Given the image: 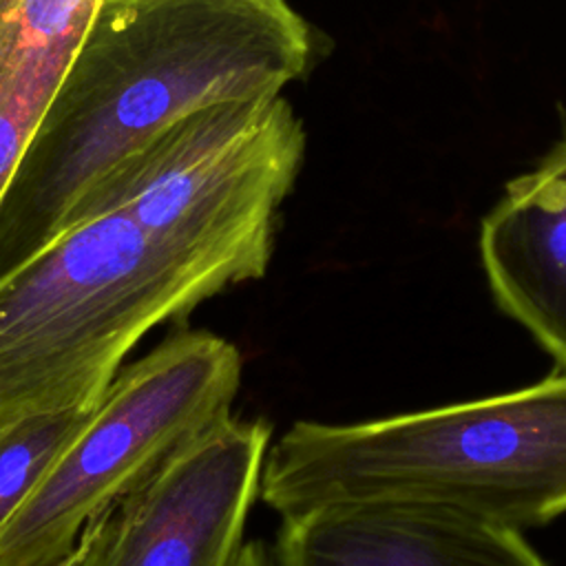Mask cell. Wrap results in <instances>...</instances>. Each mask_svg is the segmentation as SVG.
<instances>
[{"label": "cell", "instance_id": "1", "mask_svg": "<svg viewBox=\"0 0 566 566\" xmlns=\"http://www.w3.org/2000/svg\"><path fill=\"white\" fill-rule=\"evenodd\" d=\"M323 42L290 0H99L2 195L0 276L139 144L203 106L281 95Z\"/></svg>", "mask_w": 566, "mask_h": 566}, {"label": "cell", "instance_id": "2", "mask_svg": "<svg viewBox=\"0 0 566 566\" xmlns=\"http://www.w3.org/2000/svg\"><path fill=\"white\" fill-rule=\"evenodd\" d=\"M261 500L281 517L402 500L513 528L566 513V369L537 385L427 411L298 420L270 444Z\"/></svg>", "mask_w": 566, "mask_h": 566}, {"label": "cell", "instance_id": "3", "mask_svg": "<svg viewBox=\"0 0 566 566\" xmlns=\"http://www.w3.org/2000/svg\"><path fill=\"white\" fill-rule=\"evenodd\" d=\"M234 283L232 263L122 208L71 226L0 276V424L95 407L153 327Z\"/></svg>", "mask_w": 566, "mask_h": 566}, {"label": "cell", "instance_id": "4", "mask_svg": "<svg viewBox=\"0 0 566 566\" xmlns=\"http://www.w3.org/2000/svg\"><path fill=\"white\" fill-rule=\"evenodd\" d=\"M305 150V124L283 93L210 104L161 128L106 170L66 230L122 208L228 259L248 281L261 279Z\"/></svg>", "mask_w": 566, "mask_h": 566}, {"label": "cell", "instance_id": "5", "mask_svg": "<svg viewBox=\"0 0 566 566\" xmlns=\"http://www.w3.org/2000/svg\"><path fill=\"white\" fill-rule=\"evenodd\" d=\"M237 345L179 329L122 367L88 422L0 535V566H55L84 528L164 460L232 413Z\"/></svg>", "mask_w": 566, "mask_h": 566}, {"label": "cell", "instance_id": "6", "mask_svg": "<svg viewBox=\"0 0 566 566\" xmlns=\"http://www.w3.org/2000/svg\"><path fill=\"white\" fill-rule=\"evenodd\" d=\"M270 440L265 420L221 418L84 528L77 566H232Z\"/></svg>", "mask_w": 566, "mask_h": 566}, {"label": "cell", "instance_id": "7", "mask_svg": "<svg viewBox=\"0 0 566 566\" xmlns=\"http://www.w3.org/2000/svg\"><path fill=\"white\" fill-rule=\"evenodd\" d=\"M272 553L276 566H546L520 528L402 500L281 517Z\"/></svg>", "mask_w": 566, "mask_h": 566}, {"label": "cell", "instance_id": "8", "mask_svg": "<svg viewBox=\"0 0 566 566\" xmlns=\"http://www.w3.org/2000/svg\"><path fill=\"white\" fill-rule=\"evenodd\" d=\"M480 254L497 303L566 369V142L506 184Z\"/></svg>", "mask_w": 566, "mask_h": 566}, {"label": "cell", "instance_id": "9", "mask_svg": "<svg viewBox=\"0 0 566 566\" xmlns=\"http://www.w3.org/2000/svg\"><path fill=\"white\" fill-rule=\"evenodd\" d=\"M99 0H0V201Z\"/></svg>", "mask_w": 566, "mask_h": 566}, {"label": "cell", "instance_id": "10", "mask_svg": "<svg viewBox=\"0 0 566 566\" xmlns=\"http://www.w3.org/2000/svg\"><path fill=\"white\" fill-rule=\"evenodd\" d=\"M95 407L24 413L0 424V535Z\"/></svg>", "mask_w": 566, "mask_h": 566}, {"label": "cell", "instance_id": "11", "mask_svg": "<svg viewBox=\"0 0 566 566\" xmlns=\"http://www.w3.org/2000/svg\"><path fill=\"white\" fill-rule=\"evenodd\" d=\"M232 566H276L272 548L261 539H250L241 546Z\"/></svg>", "mask_w": 566, "mask_h": 566}, {"label": "cell", "instance_id": "12", "mask_svg": "<svg viewBox=\"0 0 566 566\" xmlns=\"http://www.w3.org/2000/svg\"><path fill=\"white\" fill-rule=\"evenodd\" d=\"M80 557H82V539H80V544L75 546V551H73L71 555H66V557H64L60 564H55V566H77Z\"/></svg>", "mask_w": 566, "mask_h": 566}]
</instances>
